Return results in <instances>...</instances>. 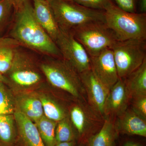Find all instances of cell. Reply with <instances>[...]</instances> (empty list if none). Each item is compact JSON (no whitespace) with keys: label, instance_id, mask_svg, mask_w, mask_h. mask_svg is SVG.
Masks as SVG:
<instances>
[{"label":"cell","instance_id":"obj_1","mask_svg":"<svg viewBox=\"0 0 146 146\" xmlns=\"http://www.w3.org/2000/svg\"><path fill=\"white\" fill-rule=\"evenodd\" d=\"M15 10L16 16L10 37L21 46L36 52L50 57L62 58L55 42L37 22L29 0Z\"/></svg>","mask_w":146,"mask_h":146},{"label":"cell","instance_id":"obj_2","mask_svg":"<svg viewBox=\"0 0 146 146\" xmlns=\"http://www.w3.org/2000/svg\"><path fill=\"white\" fill-rule=\"evenodd\" d=\"M39 67L53 86L70 94L76 101L87 102L79 74L63 58L50 57Z\"/></svg>","mask_w":146,"mask_h":146},{"label":"cell","instance_id":"obj_3","mask_svg":"<svg viewBox=\"0 0 146 146\" xmlns=\"http://www.w3.org/2000/svg\"><path fill=\"white\" fill-rule=\"evenodd\" d=\"M104 11L105 23L114 33L118 41L146 40V13L125 11L113 2Z\"/></svg>","mask_w":146,"mask_h":146},{"label":"cell","instance_id":"obj_4","mask_svg":"<svg viewBox=\"0 0 146 146\" xmlns=\"http://www.w3.org/2000/svg\"><path fill=\"white\" fill-rule=\"evenodd\" d=\"M50 5L62 30L70 31L84 24L105 22L104 11L87 8L69 0H53Z\"/></svg>","mask_w":146,"mask_h":146},{"label":"cell","instance_id":"obj_5","mask_svg":"<svg viewBox=\"0 0 146 146\" xmlns=\"http://www.w3.org/2000/svg\"><path fill=\"white\" fill-rule=\"evenodd\" d=\"M70 32L83 46L89 57L96 56L106 49H112L118 41L105 22L84 24Z\"/></svg>","mask_w":146,"mask_h":146},{"label":"cell","instance_id":"obj_6","mask_svg":"<svg viewBox=\"0 0 146 146\" xmlns=\"http://www.w3.org/2000/svg\"><path fill=\"white\" fill-rule=\"evenodd\" d=\"M112 50L119 78H125L146 59V40L118 41Z\"/></svg>","mask_w":146,"mask_h":146},{"label":"cell","instance_id":"obj_7","mask_svg":"<svg viewBox=\"0 0 146 146\" xmlns=\"http://www.w3.org/2000/svg\"><path fill=\"white\" fill-rule=\"evenodd\" d=\"M21 47L16 50L11 66L6 73L8 74L7 82H9L18 87H31L40 83L42 76L33 55Z\"/></svg>","mask_w":146,"mask_h":146},{"label":"cell","instance_id":"obj_8","mask_svg":"<svg viewBox=\"0 0 146 146\" xmlns=\"http://www.w3.org/2000/svg\"><path fill=\"white\" fill-rule=\"evenodd\" d=\"M71 106L69 116L81 143L96 133L101 128L104 118L92 109L87 102L76 101Z\"/></svg>","mask_w":146,"mask_h":146},{"label":"cell","instance_id":"obj_9","mask_svg":"<svg viewBox=\"0 0 146 146\" xmlns=\"http://www.w3.org/2000/svg\"><path fill=\"white\" fill-rule=\"evenodd\" d=\"M55 43L62 58L80 74L91 70L89 54L70 31L60 29Z\"/></svg>","mask_w":146,"mask_h":146},{"label":"cell","instance_id":"obj_10","mask_svg":"<svg viewBox=\"0 0 146 146\" xmlns=\"http://www.w3.org/2000/svg\"><path fill=\"white\" fill-rule=\"evenodd\" d=\"M90 59L91 71L109 91L119 79L112 49L104 50Z\"/></svg>","mask_w":146,"mask_h":146},{"label":"cell","instance_id":"obj_11","mask_svg":"<svg viewBox=\"0 0 146 146\" xmlns=\"http://www.w3.org/2000/svg\"><path fill=\"white\" fill-rule=\"evenodd\" d=\"M79 74L87 103L94 111L104 118V106L109 90L94 75L91 69Z\"/></svg>","mask_w":146,"mask_h":146},{"label":"cell","instance_id":"obj_12","mask_svg":"<svg viewBox=\"0 0 146 146\" xmlns=\"http://www.w3.org/2000/svg\"><path fill=\"white\" fill-rule=\"evenodd\" d=\"M130 99L123 79L119 78L108 94L104 106V117L115 119L125 112L128 108Z\"/></svg>","mask_w":146,"mask_h":146},{"label":"cell","instance_id":"obj_13","mask_svg":"<svg viewBox=\"0 0 146 146\" xmlns=\"http://www.w3.org/2000/svg\"><path fill=\"white\" fill-rule=\"evenodd\" d=\"M13 115L17 127L18 139L22 146H46L33 121L17 109Z\"/></svg>","mask_w":146,"mask_h":146},{"label":"cell","instance_id":"obj_14","mask_svg":"<svg viewBox=\"0 0 146 146\" xmlns=\"http://www.w3.org/2000/svg\"><path fill=\"white\" fill-rule=\"evenodd\" d=\"M114 124L118 133L146 137V120L131 108L117 117Z\"/></svg>","mask_w":146,"mask_h":146},{"label":"cell","instance_id":"obj_15","mask_svg":"<svg viewBox=\"0 0 146 146\" xmlns=\"http://www.w3.org/2000/svg\"><path fill=\"white\" fill-rule=\"evenodd\" d=\"M33 12L37 22L55 42L60 29L49 3L45 0H33Z\"/></svg>","mask_w":146,"mask_h":146},{"label":"cell","instance_id":"obj_16","mask_svg":"<svg viewBox=\"0 0 146 146\" xmlns=\"http://www.w3.org/2000/svg\"><path fill=\"white\" fill-rule=\"evenodd\" d=\"M16 109L34 123L44 116L43 107L39 96L32 93L19 94L15 98Z\"/></svg>","mask_w":146,"mask_h":146},{"label":"cell","instance_id":"obj_17","mask_svg":"<svg viewBox=\"0 0 146 146\" xmlns=\"http://www.w3.org/2000/svg\"><path fill=\"white\" fill-rule=\"evenodd\" d=\"M123 80L130 100L146 96V59Z\"/></svg>","mask_w":146,"mask_h":146},{"label":"cell","instance_id":"obj_18","mask_svg":"<svg viewBox=\"0 0 146 146\" xmlns=\"http://www.w3.org/2000/svg\"><path fill=\"white\" fill-rule=\"evenodd\" d=\"M115 119L106 117L100 129L87 139L85 146H115L119 133L115 129Z\"/></svg>","mask_w":146,"mask_h":146},{"label":"cell","instance_id":"obj_19","mask_svg":"<svg viewBox=\"0 0 146 146\" xmlns=\"http://www.w3.org/2000/svg\"><path fill=\"white\" fill-rule=\"evenodd\" d=\"M21 46L15 39L11 37L0 36V73L6 74L10 69L14 55Z\"/></svg>","mask_w":146,"mask_h":146},{"label":"cell","instance_id":"obj_20","mask_svg":"<svg viewBox=\"0 0 146 146\" xmlns=\"http://www.w3.org/2000/svg\"><path fill=\"white\" fill-rule=\"evenodd\" d=\"M18 132L13 115H0V146H13Z\"/></svg>","mask_w":146,"mask_h":146},{"label":"cell","instance_id":"obj_21","mask_svg":"<svg viewBox=\"0 0 146 146\" xmlns=\"http://www.w3.org/2000/svg\"><path fill=\"white\" fill-rule=\"evenodd\" d=\"M42 102L44 115L50 119L58 122L68 117V111L56 100L45 94L38 95Z\"/></svg>","mask_w":146,"mask_h":146},{"label":"cell","instance_id":"obj_22","mask_svg":"<svg viewBox=\"0 0 146 146\" xmlns=\"http://www.w3.org/2000/svg\"><path fill=\"white\" fill-rule=\"evenodd\" d=\"M34 123L45 146H55L56 144L55 131L57 122L50 119L44 115Z\"/></svg>","mask_w":146,"mask_h":146},{"label":"cell","instance_id":"obj_23","mask_svg":"<svg viewBox=\"0 0 146 146\" xmlns=\"http://www.w3.org/2000/svg\"><path fill=\"white\" fill-rule=\"evenodd\" d=\"M76 131L69 115L57 122L55 131L56 143L75 141Z\"/></svg>","mask_w":146,"mask_h":146},{"label":"cell","instance_id":"obj_24","mask_svg":"<svg viewBox=\"0 0 146 146\" xmlns=\"http://www.w3.org/2000/svg\"><path fill=\"white\" fill-rule=\"evenodd\" d=\"M16 110L15 98L5 83L0 82V115H13Z\"/></svg>","mask_w":146,"mask_h":146},{"label":"cell","instance_id":"obj_25","mask_svg":"<svg viewBox=\"0 0 146 146\" xmlns=\"http://www.w3.org/2000/svg\"><path fill=\"white\" fill-rule=\"evenodd\" d=\"M13 9L14 6L12 0L0 1V31L7 23Z\"/></svg>","mask_w":146,"mask_h":146},{"label":"cell","instance_id":"obj_26","mask_svg":"<svg viewBox=\"0 0 146 146\" xmlns=\"http://www.w3.org/2000/svg\"><path fill=\"white\" fill-rule=\"evenodd\" d=\"M87 8L104 11L112 0H69Z\"/></svg>","mask_w":146,"mask_h":146},{"label":"cell","instance_id":"obj_27","mask_svg":"<svg viewBox=\"0 0 146 146\" xmlns=\"http://www.w3.org/2000/svg\"><path fill=\"white\" fill-rule=\"evenodd\" d=\"M130 108L137 115L146 120V96L138 97L130 100Z\"/></svg>","mask_w":146,"mask_h":146},{"label":"cell","instance_id":"obj_28","mask_svg":"<svg viewBox=\"0 0 146 146\" xmlns=\"http://www.w3.org/2000/svg\"><path fill=\"white\" fill-rule=\"evenodd\" d=\"M117 6L130 13H136V0H114Z\"/></svg>","mask_w":146,"mask_h":146},{"label":"cell","instance_id":"obj_29","mask_svg":"<svg viewBox=\"0 0 146 146\" xmlns=\"http://www.w3.org/2000/svg\"><path fill=\"white\" fill-rule=\"evenodd\" d=\"M139 8L140 13H146V0H140Z\"/></svg>","mask_w":146,"mask_h":146},{"label":"cell","instance_id":"obj_30","mask_svg":"<svg viewBox=\"0 0 146 146\" xmlns=\"http://www.w3.org/2000/svg\"><path fill=\"white\" fill-rule=\"evenodd\" d=\"M12 1L14 5V9L15 10H16L23 5V4L27 0H12Z\"/></svg>","mask_w":146,"mask_h":146},{"label":"cell","instance_id":"obj_31","mask_svg":"<svg viewBox=\"0 0 146 146\" xmlns=\"http://www.w3.org/2000/svg\"><path fill=\"white\" fill-rule=\"evenodd\" d=\"M75 141L70 142L58 143L55 146H75Z\"/></svg>","mask_w":146,"mask_h":146},{"label":"cell","instance_id":"obj_32","mask_svg":"<svg viewBox=\"0 0 146 146\" xmlns=\"http://www.w3.org/2000/svg\"><path fill=\"white\" fill-rule=\"evenodd\" d=\"M123 146H142L141 144H138V143H135V142H131V141H129L127 142L124 144Z\"/></svg>","mask_w":146,"mask_h":146},{"label":"cell","instance_id":"obj_33","mask_svg":"<svg viewBox=\"0 0 146 146\" xmlns=\"http://www.w3.org/2000/svg\"><path fill=\"white\" fill-rule=\"evenodd\" d=\"M0 82H4L6 83L7 82V80L5 77L3 75L0 73Z\"/></svg>","mask_w":146,"mask_h":146},{"label":"cell","instance_id":"obj_34","mask_svg":"<svg viewBox=\"0 0 146 146\" xmlns=\"http://www.w3.org/2000/svg\"><path fill=\"white\" fill-rule=\"evenodd\" d=\"M78 146H85V144L83 143H80V144Z\"/></svg>","mask_w":146,"mask_h":146},{"label":"cell","instance_id":"obj_35","mask_svg":"<svg viewBox=\"0 0 146 146\" xmlns=\"http://www.w3.org/2000/svg\"><path fill=\"white\" fill-rule=\"evenodd\" d=\"M45 1H46L48 2H49L50 3L52 1H53V0H45Z\"/></svg>","mask_w":146,"mask_h":146},{"label":"cell","instance_id":"obj_36","mask_svg":"<svg viewBox=\"0 0 146 146\" xmlns=\"http://www.w3.org/2000/svg\"><path fill=\"white\" fill-rule=\"evenodd\" d=\"M0 1H1V0H0Z\"/></svg>","mask_w":146,"mask_h":146}]
</instances>
